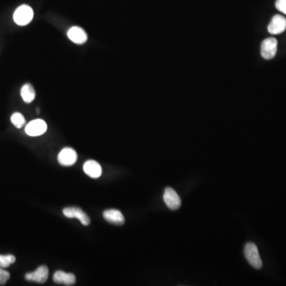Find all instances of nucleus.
<instances>
[{"instance_id": "f257e3e1", "label": "nucleus", "mask_w": 286, "mask_h": 286, "mask_svg": "<svg viewBox=\"0 0 286 286\" xmlns=\"http://www.w3.org/2000/svg\"><path fill=\"white\" fill-rule=\"evenodd\" d=\"M34 18L33 9L28 5H22L14 13V21L19 25H25L30 24Z\"/></svg>"}, {"instance_id": "f03ea898", "label": "nucleus", "mask_w": 286, "mask_h": 286, "mask_svg": "<svg viewBox=\"0 0 286 286\" xmlns=\"http://www.w3.org/2000/svg\"><path fill=\"white\" fill-rule=\"evenodd\" d=\"M244 255L246 260L252 267L256 269L262 267V262L259 255L258 247L255 243L252 242L246 243L244 247Z\"/></svg>"}, {"instance_id": "7ed1b4c3", "label": "nucleus", "mask_w": 286, "mask_h": 286, "mask_svg": "<svg viewBox=\"0 0 286 286\" xmlns=\"http://www.w3.org/2000/svg\"><path fill=\"white\" fill-rule=\"evenodd\" d=\"M278 49V41L274 38H266L263 41L261 47V54L263 58L270 60L275 57Z\"/></svg>"}, {"instance_id": "20e7f679", "label": "nucleus", "mask_w": 286, "mask_h": 286, "mask_svg": "<svg viewBox=\"0 0 286 286\" xmlns=\"http://www.w3.org/2000/svg\"><path fill=\"white\" fill-rule=\"evenodd\" d=\"M47 131V122L42 119H34L25 126V131L29 136L37 137L43 135Z\"/></svg>"}, {"instance_id": "39448f33", "label": "nucleus", "mask_w": 286, "mask_h": 286, "mask_svg": "<svg viewBox=\"0 0 286 286\" xmlns=\"http://www.w3.org/2000/svg\"><path fill=\"white\" fill-rule=\"evenodd\" d=\"M163 200L165 204L170 210H177L181 205V200L177 191L172 188H167L165 190Z\"/></svg>"}, {"instance_id": "423d86ee", "label": "nucleus", "mask_w": 286, "mask_h": 286, "mask_svg": "<svg viewBox=\"0 0 286 286\" xmlns=\"http://www.w3.org/2000/svg\"><path fill=\"white\" fill-rule=\"evenodd\" d=\"M63 214H65V216L70 219L76 218L84 226H89L90 224L91 220L89 215L84 213L82 209L76 207H69V208L64 209Z\"/></svg>"}, {"instance_id": "0eeeda50", "label": "nucleus", "mask_w": 286, "mask_h": 286, "mask_svg": "<svg viewBox=\"0 0 286 286\" xmlns=\"http://www.w3.org/2000/svg\"><path fill=\"white\" fill-rule=\"evenodd\" d=\"M58 162L64 167H71L77 160V154L72 148H64L58 154Z\"/></svg>"}, {"instance_id": "6e6552de", "label": "nucleus", "mask_w": 286, "mask_h": 286, "mask_svg": "<svg viewBox=\"0 0 286 286\" xmlns=\"http://www.w3.org/2000/svg\"><path fill=\"white\" fill-rule=\"evenodd\" d=\"M48 278V269L46 265H41L35 271L25 274V280L37 283H45Z\"/></svg>"}, {"instance_id": "1a4fd4ad", "label": "nucleus", "mask_w": 286, "mask_h": 286, "mask_svg": "<svg viewBox=\"0 0 286 286\" xmlns=\"http://www.w3.org/2000/svg\"><path fill=\"white\" fill-rule=\"evenodd\" d=\"M286 30V19L280 15H274L272 18L270 24L268 25V31L269 34H282Z\"/></svg>"}, {"instance_id": "9d476101", "label": "nucleus", "mask_w": 286, "mask_h": 286, "mask_svg": "<svg viewBox=\"0 0 286 286\" xmlns=\"http://www.w3.org/2000/svg\"><path fill=\"white\" fill-rule=\"evenodd\" d=\"M68 37L72 42L76 44H84L88 40L86 32L79 26H72L68 31Z\"/></svg>"}, {"instance_id": "9b49d317", "label": "nucleus", "mask_w": 286, "mask_h": 286, "mask_svg": "<svg viewBox=\"0 0 286 286\" xmlns=\"http://www.w3.org/2000/svg\"><path fill=\"white\" fill-rule=\"evenodd\" d=\"M103 218L110 223L115 225L121 226L124 224L125 219L123 214L120 211L116 209H109L103 212Z\"/></svg>"}, {"instance_id": "f8f14e48", "label": "nucleus", "mask_w": 286, "mask_h": 286, "mask_svg": "<svg viewBox=\"0 0 286 286\" xmlns=\"http://www.w3.org/2000/svg\"><path fill=\"white\" fill-rule=\"evenodd\" d=\"M76 281L75 275L70 273H65L61 270H57L53 274V282L57 284L73 286L76 283Z\"/></svg>"}, {"instance_id": "ddd939ff", "label": "nucleus", "mask_w": 286, "mask_h": 286, "mask_svg": "<svg viewBox=\"0 0 286 286\" xmlns=\"http://www.w3.org/2000/svg\"><path fill=\"white\" fill-rule=\"evenodd\" d=\"M84 173L93 178H98L102 174L101 166L95 161H87L84 165Z\"/></svg>"}, {"instance_id": "4468645a", "label": "nucleus", "mask_w": 286, "mask_h": 286, "mask_svg": "<svg viewBox=\"0 0 286 286\" xmlns=\"http://www.w3.org/2000/svg\"><path fill=\"white\" fill-rule=\"evenodd\" d=\"M21 96L25 103H30L35 99L36 93L34 87L30 84H24L21 89Z\"/></svg>"}, {"instance_id": "2eb2a0df", "label": "nucleus", "mask_w": 286, "mask_h": 286, "mask_svg": "<svg viewBox=\"0 0 286 286\" xmlns=\"http://www.w3.org/2000/svg\"><path fill=\"white\" fill-rule=\"evenodd\" d=\"M16 261L15 257L12 255H0V267L4 269L12 265Z\"/></svg>"}, {"instance_id": "dca6fc26", "label": "nucleus", "mask_w": 286, "mask_h": 286, "mask_svg": "<svg viewBox=\"0 0 286 286\" xmlns=\"http://www.w3.org/2000/svg\"><path fill=\"white\" fill-rule=\"evenodd\" d=\"M11 122L17 128H22L25 125V119L24 116L19 112H15L11 117Z\"/></svg>"}, {"instance_id": "f3484780", "label": "nucleus", "mask_w": 286, "mask_h": 286, "mask_svg": "<svg viewBox=\"0 0 286 286\" xmlns=\"http://www.w3.org/2000/svg\"><path fill=\"white\" fill-rule=\"evenodd\" d=\"M10 274L2 268L0 267V286H4L6 282L10 279Z\"/></svg>"}, {"instance_id": "a211bd4d", "label": "nucleus", "mask_w": 286, "mask_h": 286, "mask_svg": "<svg viewBox=\"0 0 286 286\" xmlns=\"http://www.w3.org/2000/svg\"><path fill=\"white\" fill-rule=\"evenodd\" d=\"M275 5L278 11L286 15V0H277Z\"/></svg>"}]
</instances>
